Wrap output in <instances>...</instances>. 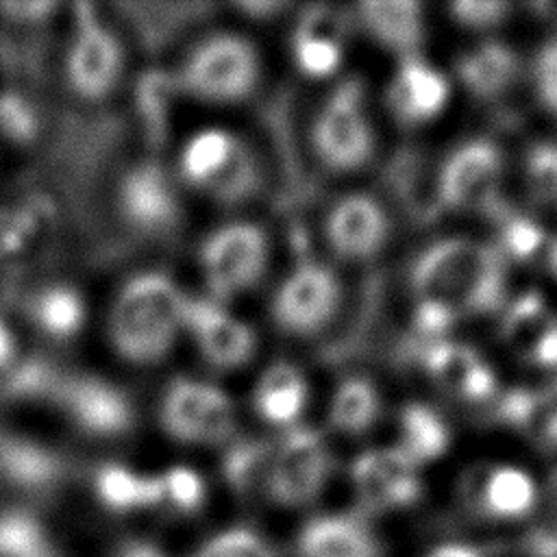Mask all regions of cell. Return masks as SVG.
Returning <instances> with one entry per match:
<instances>
[{
    "instance_id": "obj_1",
    "label": "cell",
    "mask_w": 557,
    "mask_h": 557,
    "mask_svg": "<svg viewBox=\"0 0 557 557\" xmlns=\"http://www.w3.org/2000/svg\"><path fill=\"white\" fill-rule=\"evenodd\" d=\"M189 296L163 272H141L117 292L109 311V339L133 363L163 359L181 331Z\"/></svg>"
},
{
    "instance_id": "obj_2",
    "label": "cell",
    "mask_w": 557,
    "mask_h": 557,
    "mask_svg": "<svg viewBox=\"0 0 557 557\" xmlns=\"http://www.w3.org/2000/svg\"><path fill=\"white\" fill-rule=\"evenodd\" d=\"M492 261L487 252L468 239H442L429 246L411 270V287L422 305L453 315L487 294Z\"/></svg>"
},
{
    "instance_id": "obj_3",
    "label": "cell",
    "mask_w": 557,
    "mask_h": 557,
    "mask_svg": "<svg viewBox=\"0 0 557 557\" xmlns=\"http://www.w3.org/2000/svg\"><path fill=\"white\" fill-rule=\"evenodd\" d=\"M261 76L255 46L237 33H213L200 39L178 70L183 91L205 102H239Z\"/></svg>"
},
{
    "instance_id": "obj_4",
    "label": "cell",
    "mask_w": 557,
    "mask_h": 557,
    "mask_svg": "<svg viewBox=\"0 0 557 557\" xmlns=\"http://www.w3.org/2000/svg\"><path fill=\"white\" fill-rule=\"evenodd\" d=\"M183 178L222 202L250 198L261 181L250 150L228 131L205 128L187 139L181 150Z\"/></svg>"
},
{
    "instance_id": "obj_5",
    "label": "cell",
    "mask_w": 557,
    "mask_h": 557,
    "mask_svg": "<svg viewBox=\"0 0 557 557\" xmlns=\"http://www.w3.org/2000/svg\"><path fill=\"white\" fill-rule=\"evenodd\" d=\"M311 141L318 159L335 172H350L368 163L374 150V131L363 87L357 81L342 83L324 100L313 120Z\"/></svg>"
},
{
    "instance_id": "obj_6",
    "label": "cell",
    "mask_w": 557,
    "mask_h": 557,
    "mask_svg": "<svg viewBox=\"0 0 557 557\" xmlns=\"http://www.w3.org/2000/svg\"><path fill=\"white\" fill-rule=\"evenodd\" d=\"M270 259L268 235L259 224L231 222L213 233L200 246V268L213 300H224L255 287Z\"/></svg>"
},
{
    "instance_id": "obj_7",
    "label": "cell",
    "mask_w": 557,
    "mask_h": 557,
    "mask_svg": "<svg viewBox=\"0 0 557 557\" xmlns=\"http://www.w3.org/2000/svg\"><path fill=\"white\" fill-rule=\"evenodd\" d=\"M331 453L320 433L307 426H292L270 453L265 487L281 507L313 503L331 474Z\"/></svg>"
},
{
    "instance_id": "obj_8",
    "label": "cell",
    "mask_w": 557,
    "mask_h": 557,
    "mask_svg": "<svg viewBox=\"0 0 557 557\" xmlns=\"http://www.w3.org/2000/svg\"><path fill=\"white\" fill-rule=\"evenodd\" d=\"M163 431L187 444H220L235 429V407L220 387L178 376L163 392L159 405Z\"/></svg>"
},
{
    "instance_id": "obj_9",
    "label": "cell",
    "mask_w": 557,
    "mask_h": 557,
    "mask_svg": "<svg viewBox=\"0 0 557 557\" xmlns=\"http://www.w3.org/2000/svg\"><path fill=\"white\" fill-rule=\"evenodd\" d=\"M339 300L342 289L333 270L318 261H302L276 287L272 318L285 333L311 335L335 318Z\"/></svg>"
},
{
    "instance_id": "obj_10",
    "label": "cell",
    "mask_w": 557,
    "mask_h": 557,
    "mask_svg": "<svg viewBox=\"0 0 557 557\" xmlns=\"http://www.w3.org/2000/svg\"><path fill=\"white\" fill-rule=\"evenodd\" d=\"M185 331L196 342L202 359L218 370L242 368L257 348L252 329L213 298H189Z\"/></svg>"
},
{
    "instance_id": "obj_11",
    "label": "cell",
    "mask_w": 557,
    "mask_h": 557,
    "mask_svg": "<svg viewBox=\"0 0 557 557\" xmlns=\"http://www.w3.org/2000/svg\"><path fill=\"white\" fill-rule=\"evenodd\" d=\"M122 70L124 50L111 28L87 22L74 33L65 57V74L78 96L104 98L117 85Z\"/></svg>"
},
{
    "instance_id": "obj_12",
    "label": "cell",
    "mask_w": 557,
    "mask_h": 557,
    "mask_svg": "<svg viewBox=\"0 0 557 557\" xmlns=\"http://www.w3.org/2000/svg\"><path fill=\"white\" fill-rule=\"evenodd\" d=\"M350 479L361 503L376 511L411 505L420 494L416 463L398 448H370L350 468Z\"/></svg>"
},
{
    "instance_id": "obj_13",
    "label": "cell",
    "mask_w": 557,
    "mask_h": 557,
    "mask_svg": "<svg viewBox=\"0 0 557 557\" xmlns=\"http://www.w3.org/2000/svg\"><path fill=\"white\" fill-rule=\"evenodd\" d=\"M389 235L383 205L368 194H348L326 213L324 237L329 248L344 259L361 261L376 255Z\"/></svg>"
},
{
    "instance_id": "obj_14",
    "label": "cell",
    "mask_w": 557,
    "mask_h": 557,
    "mask_svg": "<svg viewBox=\"0 0 557 557\" xmlns=\"http://www.w3.org/2000/svg\"><path fill=\"white\" fill-rule=\"evenodd\" d=\"M120 209L133 228L165 233L178 220L176 187L159 165L144 163L124 176Z\"/></svg>"
},
{
    "instance_id": "obj_15",
    "label": "cell",
    "mask_w": 557,
    "mask_h": 557,
    "mask_svg": "<svg viewBox=\"0 0 557 557\" xmlns=\"http://www.w3.org/2000/svg\"><path fill=\"white\" fill-rule=\"evenodd\" d=\"M67 413L87 431L98 435L122 433L131 424V407L120 389L111 383L83 376L74 379L63 389Z\"/></svg>"
},
{
    "instance_id": "obj_16",
    "label": "cell",
    "mask_w": 557,
    "mask_h": 557,
    "mask_svg": "<svg viewBox=\"0 0 557 557\" xmlns=\"http://www.w3.org/2000/svg\"><path fill=\"white\" fill-rule=\"evenodd\" d=\"M496 176V152L485 144H470L457 150L444 165L440 191L450 207H474L492 194Z\"/></svg>"
},
{
    "instance_id": "obj_17",
    "label": "cell",
    "mask_w": 557,
    "mask_h": 557,
    "mask_svg": "<svg viewBox=\"0 0 557 557\" xmlns=\"http://www.w3.org/2000/svg\"><path fill=\"white\" fill-rule=\"evenodd\" d=\"M448 98V83L429 63L405 59L392 89L389 104L405 122H426L442 111Z\"/></svg>"
},
{
    "instance_id": "obj_18",
    "label": "cell",
    "mask_w": 557,
    "mask_h": 557,
    "mask_svg": "<svg viewBox=\"0 0 557 557\" xmlns=\"http://www.w3.org/2000/svg\"><path fill=\"white\" fill-rule=\"evenodd\" d=\"M309 400L305 374L287 361H276L257 379L252 403L257 413L276 426H294Z\"/></svg>"
},
{
    "instance_id": "obj_19",
    "label": "cell",
    "mask_w": 557,
    "mask_h": 557,
    "mask_svg": "<svg viewBox=\"0 0 557 557\" xmlns=\"http://www.w3.org/2000/svg\"><path fill=\"white\" fill-rule=\"evenodd\" d=\"M300 557H379L370 531L350 516L313 518L298 540Z\"/></svg>"
},
{
    "instance_id": "obj_20",
    "label": "cell",
    "mask_w": 557,
    "mask_h": 557,
    "mask_svg": "<svg viewBox=\"0 0 557 557\" xmlns=\"http://www.w3.org/2000/svg\"><path fill=\"white\" fill-rule=\"evenodd\" d=\"M292 50L294 61L302 74L311 78H326L342 65L344 46L339 26L331 15L322 11L307 15L294 33Z\"/></svg>"
},
{
    "instance_id": "obj_21",
    "label": "cell",
    "mask_w": 557,
    "mask_h": 557,
    "mask_svg": "<svg viewBox=\"0 0 557 557\" xmlns=\"http://www.w3.org/2000/svg\"><path fill=\"white\" fill-rule=\"evenodd\" d=\"M359 11L368 33L383 46L398 52H411L418 46L422 37L420 4L403 0H374L363 2Z\"/></svg>"
},
{
    "instance_id": "obj_22",
    "label": "cell",
    "mask_w": 557,
    "mask_h": 557,
    "mask_svg": "<svg viewBox=\"0 0 557 557\" xmlns=\"http://www.w3.org/2000/svg\"><path fill=\"white\" fill-rule=\"evenodd\" d=\"M381 411V396L376 387L361 376L344 379L329 403V422L342 433L368 431Z\"/></svg>"
},
{
    "instance_id": "obj_23",
    "label": "cell",
    "mask_w": 557,
    "mask_h": 557,
    "mask_svg": "<svg viewBox=\"0 0 557 557\" xmlns=\"http://www.w3.org/2000/svg\"><path fill=\"white\" fill-rule=\"evenodd\" d=\"M98 498L113 511L157 507L154 476L139 474L124 466H104L96 476Z\"/></svg>"
},
{
    "instance_id": "obj_24",
    "label": "cell",
    "mask_w": 557,
    "mask_h": 557,
    "mask_svg": "<svg viewBox=\"0 0 557 557\" xmlns=\"http://www.w3.org/2000/svg\"><path fill=\"white\" fill-rule=\"evenodd\" d=\"M533 500L535 485L529 474L518 468L492 470L479 490L481 507L500 518H516L527 513Z\"/></svg>"
},
{
    "instance_id": "obj_25",
    "label": "cell",
    "mask_w": 557,
    "mask_h": 557,
    "mask_svg": "<svg viewBox=\"0 0 557 557\" xmlns=\"http://www.w3.org/2000/svg\"><path fill=\"white\" fill-rule=\"evenodd\" d=\"M446 446L442 420L422 405H409L400 416V450L413 461H426Z\"/></svg>"
},
{
    "instance_id": "obj_26",
    "label": "cell",
    "mask_w": 557,
    "mask_h": 557,
    "mask_svg": "<svg viewBox=\"0 0 557 557\" xmlns=\"http://www.w3.org/2000/svg\"><path fill=\"white\" fill-rule=\"evenodd\" d=\"M85 315L87 311L83 296L67 285L48 287L39 294L35 305V318L39 326L57 337H70L81 331Z\"/></svg>"
},
{
    "instance_id": "obj_27",
    "label": "cell",
    "mask_w": 557,
    "mask_h": 557,
    "mask_svg": "<svg viewBox=\"0 0 557 557\" xmlns=\"http://www.w3.org/2000/svg\"><path fill=\"white\" fill-rule=\"evenodd\" d=\"M157 505L170 507L174 511H194L202 505L207 487L202 476L187 466L165 468L161 474H154Z\"/></svg>"
},
{
    "instance_id": "obj_28",
    "label": "cell",
    "mask_w": 557,
    "mask_h": 557,
    "mask_svg": "<svg viewBox=\"0 0 557 557\" xmlns=\"http://www.w3.org/2000/svg\"><path fill=\"white\" fill-rule=\"evenodd\" d=\"M426 366L431 374H435L444 385L457 387L461 392L479 389L476 383V366L470 355L457 346H437L429 352Z\"/></svg>"
},
{
    "instance_id": "obj_29",
    "label": "cell",
    "mask_w": 557,
    "mask_h": 557,
    "mask_svg": "<svg viewBox=\"0 0 557 557\" xmlns=\"http://www.w3.org/2000/svg\"><path fill=\"white\" fill-rule=\"evenodd\" d=\"M0 550L7 557H52L44 529L28 518H11L0 529Z\"/></svg>"
},
{
    "instance_id": "obj_30",
    "label": "cell",
    "mask_w": 557,
    "mask_h": 557,
    "mask_svg": "<svg viewBox=\"0 0 557 557\" xmlns=\"http://www.w3.org/2000/svg\"><path fill=\"white\" fill-rule=\"evenodd\" d=\"M194 557H274L270 544L250 529H226L207 540Z\"/></svg>"
},
{
    "instance_id": "obj_31",
    "label": "cell",
    "mask_w": 557,
    "mask_h": 557,
    "mask_svg": "<svg viewBox=\"0 0 557 557\" xmlns=\"http://www.w3.org/2000/svg\"><path fill=\"white\" fill-rule=\"evenodd\" d=\"M533 83L544 107L557 115V39L548 41L535 57Z\"/></svg>"
},
{
    "instance_id": "obj_32",
    "label": "cell",
    "mask_w": 557,
    "mask_h": 557,
    "mask_svg": "<svg viewBox=\"0 0 557 557\" xmlns=\"http://www.w3.org/2000/svg\"><path fill=\"white\" fill-rule=\"evenodd\" d=\"M426 557H481L474 548L461 546V544H448L431 550Z\"/></svg>"
},
{
    "instance_id": "obj_33",
    "label": "cell",
    "mask_w": 557,
    "mask_h": 557,
    "mask_svg": "<svg viewBox=\"0 0 557 557\" xmlns=\"http://www.w3.org/2000/svg\"><path fill=\"white\" fill-rule=\"evenodd\" d=\"M120 557H161V555L148 546H128Z\"/></svg>"
}]
</instances>
